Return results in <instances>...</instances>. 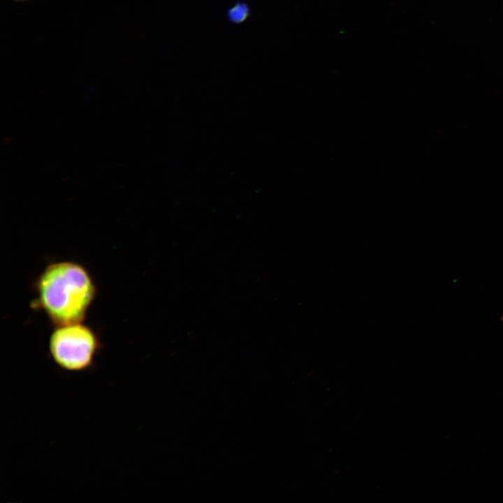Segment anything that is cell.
Listing matches in <instances>:
<instances>
[{
  "instance_id": "6da1fadb",
  "label": "cell",
  "mask_w": 503,
  "mask_h": 503,
  "mask_svg": "<svg viewBox=\"0 0 503 503\" xmlns=\"http://www.w3.org/2000/svg\"><path fill=\"white\" fill-rule=\"evenodd\" d=\"M38 303L50 321L62 326L81 323L95 296L87 270L73 262L48 265L36 283Z\"/></svg>"
},
{
  "instance_id": "7a4b0ae2",
  "label": "cell",
  "mask_w": 503,
  "mask_h": 503,
  "mask_svg": "<svg viewBox=\"0 0 503 503\" xmlns=\"http://www.w3.org/2000/svg\"><path fill=\"white\" fill-rule=\"evenodd\" d=\"M100 347L95 333L81 323L56 326L49 340V351L54 363L72 372L88 370Z\"/></svg>"
},
{
  "instance_id": "3957f363",
  "label": "cell",
  "mask_w": 503,
  "mask_h": 503,
  "mask_svg": "<svg viewBox=\"0 0 503 503\" xmlns=\"http://www.w3.org/2000/svg\"><path fill=\"white\" fill-rule=\"evenodd\" d=\"M249 14L248 6L242 3H237L228 11V17L233 23H241L247 20Z\"/></svg>"
},
{
  "instance_id": "277c9868",
  "label": "cell",
  "mask_w": 503,
  "mask_h": 503,
  "mask_svg": "<svg viewBox=\"0 0 503 503\" xmlns=\"http://www.w3.org/2000/svg\"><path fill=\"white\" fill-rule=\"evenodd\" d=\"M15 1H25V0H15Z\"/></svg>"
}]
</instances>
